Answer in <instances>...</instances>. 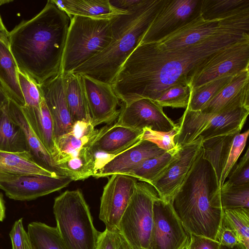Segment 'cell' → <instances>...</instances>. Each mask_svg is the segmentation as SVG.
<instances>
[{"instance_id":"23","label":"cell","mask_w":249,"mask_h":249,"mask_svg":"<svg viewBox=\"0 0 249 249\" xmlns=\"http://www.w3.org/2000/svg\"><path fill=\"white\" fill-rule=\"evenodd\" d=\"M20 107L34 132L55 162L58 152L55 143L53 124L44 99L42 98L38 107L23 106Z\"/></svg>"},{"instance_id":"1","label":"cell","mask_w":249,"mask_h":249,"mask_svg":"<svg viewBox=\"0 0 249 249\" xmlns=\"http://www.w3.org/2000/svg\"><path fill=\"white\" fill-rule=\"evenodd\" d=\"M249 33L217 35L196 44L160 50L149 43L140 44L124 62L111 86L124 104L146 98L155 101L177 84H190L200 65L217 52L244 38Z\"/></svg>"},{"instance_id":"13","label":"cell","mask_w":249,"mask_h":249,"mask_svg":"<svg viewBox=\"0 0 249 249\" xmlns=\"http://www.w3.org/2000/svg\"><path fill=\"white\" fill-rule=\"evenodd\" d=\"M136 178L121 174L111 176L101 197L99 219L107 230L118 229L135 190Z\"/></svg>"},{"instance_id":"48","label":"cell","mask_w":249,"mask_h":249,"mask_svg":"<svg viewBox=\"0 0 249 249\" xmlns=\"http://www.w3.org/2000/svg\"><path fill=\"white\" fill-rule=\"evenodd\" d=\"M8 36L9 32L7 29L0 27V40L9 46Z\"/></svg>"},{"instance_id":"45","label":"cell","mask_w":249,"mask_h":249,"mask_svg":"<svg viewBox=\"0 0 249 249\" xmlns=\"http://www.w3.org/2000/svg\"><path fill=\"white\" fill-rule=\"evenodd\" d=\"M220 244L217 241L205 237L190 234L186 249H220Z\"/></svg>"},{"instance_id":"16","label":"cell","mask_w":249,"mask_h":249,"mask_svg":"<svg viewBox=\"0 0 249 249\" xmlns=\"http://www.w3.org/2000/svg\"><path fill=\"white\" fill-rule=\"evenodd\" d=\"M72 181L71 178L66 176L26 175L8 181L0 182V188L11 199L29 201L60 190Z\"/></svg>"},{"instance_id":"33","label":"cell","mask_w":249,"mask_h":249,"mask_svg":"<svg viewBox=\"0 0 249 249\" xmlns=\"http://www.w3.org/2000/svg\"><path fill=\"white\" fill-rule=\"evenodd\" d=\"M249 8V0H201L200 13L205 19L223 18Z\"/></svg>"},{"instance_id":"6","label":"cell","mask_w":249,"mask_h":249,"mask_svg":"<svg viewBox=\"0 0 249 249\" xmlns=\"http://www.w3.org/2000/svg\"><path fill=\"white\" fill-rule=\"evenodd\" d=\"M112 40L111 18L72 17L62 58L61 73L72 72L102 52Z\"/></svg>"},{"instance_id":"12","label":"cell","mask_w":249,"mask_h":249,"mask_svg":"<svg viewBox=\"0 0 249 249\" xmlns=\"http://www.w3.org/2000/svg\"><path fill=\"white\" fill-rule=\"evenodd\" d=\"M199 137L194 141L179 146L175 158L163 172L151 184L160 199L171 202L183 183L201 148Z\"/></svg>"},{"instance_id":"9","label":"cell","mask_w":249,"mask_h":249,"mask_svg":"<svg viewBox=\"0 0 249 249\" xmlns=\"http://www.w3.org/2000/svg\"><path fill=\"white\" fill-rule=\"evenodd\" d=\"M247 69H249V36L217 52L201 64L194 72L190 85L192 89Z\"/></svg>"},{"instance_id":"20","label":"cell","mask_w":249,"mask_h":249,"mask_svg":"<svg viewBox=\"0 0 249 249\" xmlns=\"http://www.w3.org/2000/svg\"><path fill=\"white\" fill-rule=\"evenodd\" d=\"M249 114V107L229 108L213 116L197 137L202 141L218 136L239 133Z\"/></svg>"},{"instance_id":"35","label":"cell","mask_w":249,"mask_h":249,"mask_svg":"<svg viewBox=\"0 0 249 249\" xmlns=\"http://www.w3.org/2000/svg\"><path fill=\"white\" fill-rule=\"evenodd\" d=\"M223 217L236 233L239 243L249 249V209L224 210Z\"/></svg>"},{"instance_id":"27","label":"cell","mask_w":249,"mask_h":249,"mask_svg":"<svg viewBox=\"0 0 249 249\" xmlns=\"http://www.w3.org/2000/svg\"><path fill=\"white\" fill-rule=\"evenodd\" d=\"M90 145L84 146L78 152L57 164L63 176L77 181L93 177L96 174L98 169L97 160Z\"/></svg>"},{"instance_id":"39","label":"cell","mask_w":249,"mask_h":249,"mask_svg":"<svg viewBox=\"0 0 249 249\" xmlns=\"http://www.w3.org/2000/svg\"><path fill=\"white\" fill-rule=\"evenodd\" d=\"M249 134V130H247L242 133H238L234 136L227 160L223 170L219 182L220 187L223 184L233 166L242 153L246 144Z\"/></svg>"},{"instance_id":"38","label":"cell","mask_w":249,"mask_h":249,"mask_svg":"<svg viewBox=\"0 0 249 249\" xmlns=\"http://www.w3.org/2000/svg\"><path fill=\"white\" fill-rule=\"evenodd\" d=\"M178 132V126L168 132L153 130L145 127L142 129L141 140H146L157 145L160 148L166 152L176 153L179 148L175 142V138Z\"/></svg>"},{"instance_id":"24","label":"cell","mask_w":249,"mask_h":249,"mask_svg":"<svg viewBox=\"0 0 249 249\" xmlns=\"http://www.w3.org/2000/svg\"><path fill=\"white\" fill-rule=\"evenodd\" d=\"M61 10L71 18L74 16L91 18H111L127 14L128 11L119 10L112 6L109 0H52Z\"/></svg>"},{"instance_id":"29","label":"cell","mask_w":249,"mask_h":249,"mask_svg":"<svg viewBox=\"0 0 249 249\" xmlns=\"http://www.w3.org/2000/svg\"><path fill=\"white\" fill-rule=\"evenodd\" d=\"M7 103L0 110V150L29 152L24 133L11 118Z\"/></svg>"},{"instance_id":"15","label":"cell","mask_w":249,"mask_h":249,"mask_svg":"<svg viewBox=\"0 0 249 249\" xmlns=\"http://www.w3.org/2000/svg\"><path fill=\"white\" fill-rule=\"evenodd\" d=\"M93 127L111 124L118 119L120 100L111 85L81 75Z\"/></svg>"},{"instance_id":"42","label":"cell","mask_w":249,"mask_h":249,"mask_svg":"<svg viewBox=\"0 0 249 249\" xmlns=\"http://www.w3.org/2000/svg\"><path fill=\"white\" fill-rule=\"evenodd\" d=\"M96 249H131L119 230L101 232Z\"/></svg>"},{"instance_id":"10","label":"cell","mask_w":249,"mask_h":249,"mask_svg":"<svg viewBox=\"0 0 249 249\" xmlns=\"http://www.w3.org/2000/svg\"><path fill=\"white\" fill-rule=\"evenodd\" d=\"M153 225L150 249H186L190 234L171 202L158 197L153 203Z\"/></svg>"},{"instance_id":"46","label":"cell","mask_w":249,"mask_h":249,"mask_svg":"<svg viewBox=\"0 0 249 249\" xmlns=\"http://www.w3.org/2000/svg\"><path fill=\"white\" fill-rule=\"evenodd\" d=\"M110 4L115 8L128 11L138 6L142 0H109Z\"/></svg>"},{"instance_id":"14","label":"cell","mask_w":249,"mask_h":249,"mask_svg":"<svg viewBox=\"0 0 249 249\" xmlns=\"http://www.w3.org/2000/svg\"><path fill=\"white\" fill-rule=\"evenodd\" d=\"M117 124L142 130L145 127L168 132L177 126L155 101L142 98L124 104L120 109Z\"/></svg>"},{"instance_id":"18","label":"cell","mask_w":249,"mask_h":249,"mask_svg":"<svg viewBox=\"0 0 249 249\" xmlns=\"http://www.w3.org/2000/svg\"><path fill=\"white\" fill-rule=\"evenodd\" d=\"M165 152L151 142L141 140L122 153L104 160L93 177L99 178L114 174L124 175L142 161Z\"/></svg>"},{"instance_id":"11","label":"cell","mask_w":249,"mask_h":249,"mask_svg":"<svg viewBox=\"0 0 249 249\" xmlns=\"http://www.w3.org/2000/svg\"><path fill=\"white\" fill-rule=\"evenodd\" d=\"M201 1V0H163L140 44L157 41L198 14Z\"/></svg>"},{"instance_id":"3","label":"cell","mask_w":249,"mask_h":249,"mask_svg":"<svg viewBox=\"0 0 249 249\" xmlns=\"http://www.w3.org/2000/svg\"><path fill=\"white\" fill-rule=\"evenodd\" d=\"M171 202L189 234L216 240L223 216L220 186L212 165L203 158L201 148Z\"/></svg>"},{"instance_id":"37","label":"cell","mask_w":249,"mask_h":249,"mask_svg":"<svg viewBox=\"0 0 249 249\" xmlns=\"http://www.w3.org/2000/svg\"><path fill=\"white\" fill-rule=\"evenodd\" d=\"M192 91L190 84L173 85L164 90L155 101L161 107L186 108Z\"/></svg>"},{"instance_id":"34","label":"cell","mask_w":249,"mask_h":249,"mask_svg":"<svg viewBox=\"0 0 249 249\" xmlns=\"http://www.w3.org/2000/svg\"><path fill=\"white\" fill-rule=\"evenodd\" d=\"M234 75L225 76L192 89L189 104L186 109L194 111H200L231 81Z\"/></svg>"},{"instance_id":"21","label":"cell","mask_w":249,"mask_h":249,"mask_svg":"<svg viewBox=\"0 0 249 249\" xmlns=\"http://www.w3.org/2000/svg\"><path fill=\"white\" fill-rule=\"evenodd\" d=\"M7 107L11 118L21 128L28 151L35 161L45 169L63 176L50 153L34 132L21 107L11 99L7 103Z\"/></svg>"},{"instance_id":"17","label":"cell","mask_w":249,"mask_h":249,"mask_svg":"<svg viewBox=\"0 0 249 249\" xmlns=\"http://www.w3.org/2000/svg\"><path fill=\"white\" fill-rule=\"evenodd\" d=\"M38 86L53 120L56 143L73 124L66 98L64 74L60 72Z\"/></svg>"},{"instance_id":"32","label":"cell","mask_w":249,"mask_h":249,"mask_svg":"<svg viewBox=\"0 0 249 249\" xmlns=\"http://www.w3.org/2000/svg\"><path fill=\"white\" fill-rule=\"evenodd\" d=\"M27 232L33 249H66L56 227L33 222L28 225Z\"/></svg>"},{"instance_id":"50","label":"cell","mask_w":249,"mask_h":249,"mask_svg":"<svg viewBox=\"0 0 249 249\" xmlns=\"http://www.w3.org/2000/svg\"><path fill=\"white\" fill-rule=\"evenodd\" d=\"M220 249H247L242 244L239 243L232 248H229L220 245Z\"/></svg>"},{"instance_id":"26","label":"cell","mask_w":249,"mask_h":249,"mask_svg":"<svg viewBox=\"0 0 249 249\" xmlns=\"http://www.w3.org/2000/svg\"><path fill=\"white\" fill-rule=\"evenodd\" d=\"M66 101L72 122H90V113L81 76L73 72L64 74Z\"/></svg>"},{"instance_id":"31","label":"cell","mask_w":249,"mask_h":249,"mask_svg":"<svg viewBox=\"0 0 249 249\" xmlns=\"http://www.w3.org/2000/svg\"><path fill=\"white\" fill-rule=\"evenodd\" d=\"M177 152L172 153L165 152L160 155L146 159L125 173L124 175L132 177L151 185L172 161Z\"/></svg>"},{"instance_id":"30","label":"cell","mask_w":249,"mask_h":249,"mask_svg":"<svg viewBox=\"0 0 249 249\" xmlns=\"http://www.w3.org/2000/svg\"><path fill=\"white\" fill-rule=\"evenodd\" d=\"M236 134H237L218 136L202 141V157L212 165L219 184L233 139Z\"/></svg>"},{"instance_id":"44","label":"cell","mask_w":249,"mask_h":249,"mask_svg":"<svg viewBox=\"0 0 249 249\" xmlns=\"http://www.w3.org/2000/svg\"><path fill=\"white\" fill-rule=\"evenodd\" d=\"M216 240L220 245L229 248H232L240 243L236 233L223 217Z\"/></svg>"},{"instance_id":"22","label":"cell","mask_w":249,"mask_h":249,"mask_svg":"<svg viewBox=\"0 0 249 249\" xmlns=\"http://www.w3.org/2000/svg\"><path fill=\"white\" fill-rule=\"evenodd\" d=\"M32 175L60 177L40 166L28 151L11 152L0 150V182Z\"/></svg>"},{"instance_id":"7","label":"cell","mask_w":249,"mask_h":249,"mask_svg":"<svg viewBox=\"0 0 249 249\" xmlns=\"http://www.w3.org/2000/svg\"><path fill=\"white\" fill-rule=\"evenodd\" d=\"M233 33L249 34V8L223 18L204 19L200 12L163 38L148 43L160 50L179 48L209 37Z\"/></svg>"},{"instance_id":"47","label":"cell","mask_w":249,"mask_h":249,"mask_svg":"<svg viewBox=\"0 0 249 249\" xmlns=\"http://www.w3.org/2000/svg\"><path fill=\"white\" fill-rule=\"evenodd\" d=\"M10 99L6 91L0 83V110L8 103Z\"/></svg>"},{"instance_id":"51","label":"cell","mask_w":249,"mask_h":249,"mask_svg":"<svg viewBox=\"0 0 249 249\" xmlns=\"http://www.w3.org/2000/svg\"><path fill=\"white\" fill-rule=\"evenodd\" d=\"M0 27L1 28H6L4 25V24L2 21L1 18L0 16Z\"/></svg>"},{"instance_id":"4","label":"cell","mask_w":249,"mask_h":249,"mask_svg":"<svg viewBox=\"0 0 249 249\" xmlns=\"http://www.w3.org/2000/svg\"><path fill=\"white\" fill-rule=\"evenodd\" d=\"M162 1L142 0L127 14L112 18V42L72 72L111 85L124 62L140 43Z\"/></svg>"},{"instance_id":"5","label":"cell","mask_w":249,"mask_h":249,"mask_svg":"<svg viewBox=\"0 0 249 249\" xmlns=\"http://www.w3.org/2000/svg\"><path fill=\"white\" fill-rule=\"evenodd\" d=\"M56 229L66 249H96L101 232L94 227L80 189L67 190L54 199Z\"/></svg>"},{"instance_id":"2","label":"cell","mask_w":249,"mask_h":249,"mask_svg":"<svg viewBox=\"0 0 249 249\" xmlns=\"http://www.w3.org/2000/svg\"><path fill=\"white\" fill-rule=\"evenodd\" d=\"M71 18L52 0L34 17L9 32L10 51L18 70L37 86L61 72Z\"/></svg>"},{"instance_id":"25","label":"cell","mask_w":249,"mask_h":249,"mask_svg":"<svg viewBox=\"0 0 249 249\" xmlns=\"http://www.w3.org/2000/svg\"><path fill=\"white\" fill-rule=\"evenodd\" d=\"M98 131L90 122H74L71 130L56 141L58 152L56 164L78 152L84 146L91 145Z\"/></svg>"},{"instance_id":"43","label":"cell","mask_w":249,"mask_h":249,"mask_svg":"<svg viewBox=\"0 0 249 249\" xmlns=\"http://www.w3.org/2000/svg\"><path fill=\"white\" fill-rule=\"evenodd\" d=\"M9 235L12 249H33L28 233L24 228L22 218L15 221Z\"/></svg>"},{"instance_id":"40","label":"cell","mask_w":249,"mask_h":249,"mask_svg":"<svg viewBox=\"0 0 249 249\" xmlns=\"http://www.w3.org/2000/svg\"><path fill=\"white\" fill-rule=\"evenodd\" d=\"M223 184L240 186L249 184V150L247 149L238 163L231 169Z\"/></svg>"},{"instance_id":"36","label":"cell","mask_w":249,"mask_h":249,"mask_svg":"<svg viewBox=\"0 0 249 249\" xmlns=\"http://www.w3.org/2000/svg\"><path fill=\"white\" fill-rule=\"evenodd\" d=\"M220 197L223 210L239 208L249 209V184L220 187Z\"/></svg>"},{"instance_id":"8","label":"cell","mask_w":249,"mask_h":249,"mask_svg":"<svg viewBox=\"0 0 249 249\" xmlns=\"http://www.w3.org/2000/svg\"><path fill=\"white\" fill-rule=\"evenodd\" d=\"M158 197V194L151 185L141 181L136 182L118 226L131 249H150L153 203Z\"/></svg>"},{"instance_id":"49","label":"cell","mask_w":249,"mask_h":249,"mask_svg":"<svg viewBox=\"0 0 249 249\" xmlns=\"http://www.w3.org/2000/svg\"><path fill=\"white\" fill-rule=\"evenodd\" d=\"M5 216V208L3 200L0 196V222L3 220Z\"/></svg>"},{"instance_id":"41","label":"cell","mask_w":249,"mask_h":249,"mask_svg":"<svg viewBox=\"0 0 249 249\" xmlns=\"http://www.w3.org/2000/svg\"><path fill=\"white\" fill-rule=\"evenodd\" d=\"M18 76L20 88L24 100V106L38 107L43 98L38 86L18 70Z\"/></svg>"},{"instance_id":"19","label":"cell","mask_w":249,"mask_h":249,"mask_svg":"<svg viewBox=\"0 0 249 249\" xmlns=\"http://www.w3.org/2000/svg\"><path fill=\"white\" fill-rule=\"evenodd\" d=\"M142 130L117 124L107 125L98 129L90 147L95 153L102 152L116 156L141 140Z\"/></svg>"},{"instance_id":"28","label":"cell","mask_w":249,"mask_h":249,"mask_svg":"<svg viewBox=\"0 0 249 249\" xmlns=\"http://www.w3.org/2000/svg\"><path fill=\"white\" fill-rule=\"evenodd\" d=\"M18 71L9 46L0 40V83L9 98L22 107L25 102L19 84Z\"/></svg>"}]
</instances>
